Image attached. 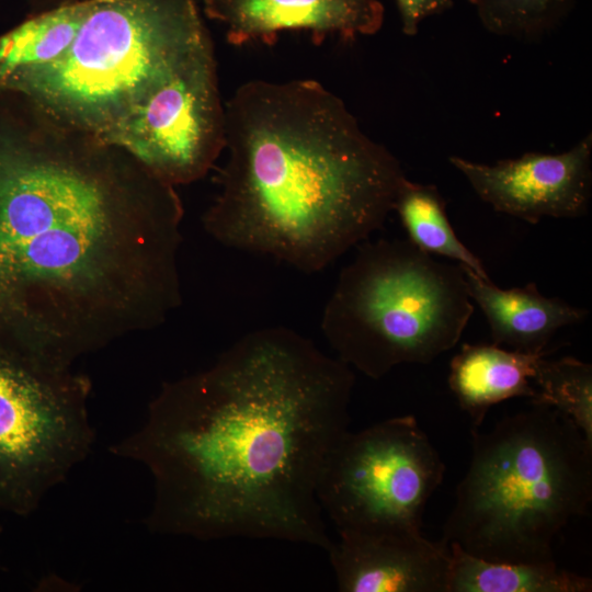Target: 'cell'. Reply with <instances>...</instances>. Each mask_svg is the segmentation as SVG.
<instances>
[{
	"instance_id": "44dd1931",
	"label": "cell",
	"mask_w": 592,
	"mask_h": 592,
	"mask_svg": "<svg viewBox=\"0 0 592 592\" xmlns=\"http://www.w3.org/2000/svg\"><path fill=\"white\" fill-rule=\"evenodd\" d=\"M30 7L31 13L35 14L50 9H55L65 4L82 1V0H24Z\"/></svg>"
},
{
	"instance_id": "5bb4252c",
	"label": "cell",
	"mask_w": 592,
	"mask_h": 592,
	"mask_svg": "<svg viewBox=\"0 0 592 592\" xmlns=\"http://www.w3.org/2000/svg\"><path fill=\"white\" fill-rule=\"evenodd\" d=\"M548 354L505 350L497 344H463L449 364L448 385L460 408L479 428L489 409L506 399L533 400V378Z\"/></svg>"
},
{
	"instance_id": "9a60e30c",
	"label": "cell",
	"mask_w": 592,
	"mask_h": 592,
	"mask_svg": "<svg viewBox=\"0 0 592 592\" xmlns=\"http://www.w3.org/2000/svg\"><path fill=\"white\" fill-rule=\"evenodd\" d=\"M447 592H590L589 577L560 569L556 561H491L451 544Z\"/></svg>"
},
{
	"instance_id": "8992f818",
	"label": "cell",
	"mask_w": 592,
	"mask_h": 592,
	"mask_svg": "<svg viewBox=\"0 0 592 592\" xmlns=\"http://www.w3.org/2000/svg\"><path fill=\"white\" fill-rule=\"evenodd\" d=\"M474 312L464 270L408 239L363 241L325 305L321 332L335 357L380 379L453 349Z\"/></svg>"
},
{
	"instance_id": "d6986e66",
	"label": "cell",
	"mask_w": 592,
	"mask_h": 592,
	"mask_svg": "<svg viewBox=\"0 0 592 592\" xmlns=\"http://www.w3.org/2000/svg\"><path fill=\"white\" fill-rule=\"evenodd\" d=\"M485 29L515 39H537L570 12L573 0H468Z\"/></svg>"
},
{
	"instance_id": "52a82bcc",
	"label": "cell",
	"mask_w": 592,
	"mask_h": 592,
	"mask_svg": "<svg viewBox=\"0 0 592 592\" xmlns=\"http://www.w3.org/2000/svg\"><path fill=\"white\" fill-rule=\"evenodd\" d=\"M90 382L0 341V510L34 512L94 443Z\"/></svg>"
},
{
	"instance_id": "ac0fdd59",
	"label": "cell",
	"mask_w": 592,
	"mask_h": 592,
	"mask_svg": "<svg viewBox=\"0 0 592 592\" xmlns=\"http://www.w3.org/2000/svg\"><path fill=\"white\" fill-rule=\"evenodd\" d=\"M532 403L550 406L568 415L592 442V366L572 356L542 357L533 378Z\"/></svg>"
},
{
	"instance_id": "277c9868",
	"label": "cell",
	"mask_w": 592,
	"mask_h": 592,
	"mask_svg": "<svg viewBox=\"0 0 592 592\" xmlns=\"http://www.w3.org/2000/svg\"><path fill=\"white\" fill-rule=\"evenodd\" d=\"M592 501V442L545 405L471 430V457L441 542L491 561L554 562V542Z\"/></svg>"
},
{
	"instance_id": "2e32d148",
	"label": "cell",
	"mask_w": 592,
	"mask_h": 592,
	"mask_svg": "<svg viewBox=\"0 0 592 592\" xmlns=\"http://www.w3.org/2000/svg\"><path fill=\"white\" fill-rule=\"evenodd\" d=\"M94 0H82L30 14L0 35V81L58 59L73 42Z\"/></svg>"
},
{
	"instance_id": "3957f363",
	"label": "cell",
	"mask_w": 592,
	"mask_h": 592,
	"mask_svg": "<svg viewBox=\"0 0 592 592\" xmlns=\"http://www.w3.org/2000/svg\"><path fill=\"white\" fill-rule=\"evenodd\" d=\"M227 159L202 221L224 247L314 274L380 229L407 179L345 103L314 79L240 84Z\"/></svg>"
},
{
	"instance_id": "6da1fadb",
	"label": "cell",
	"mask_w": 592,
	"mask_h": 592,
	"mask_svg": "<svg viewBox=\"0 0 592 592\" xmlns=\"http://www.w3.org/2000/svg\"><path fill=\"white\" fill-rule=\"evenodd\" d=\"M183 205L124 149L0 88V340L72 367L182 300Z\"/></svg>"
},
{
	"instance_id": "ba28073f",
	"label": "cell",
	"mask_w": 592,
	"mask_h": 592,
	"mask_svg": "<svg viewBox=\"0 0 592 592\" xmlns=\"http://www.w3.org/2000/svg\"><path fill=\"white\" fill-rule=\"evenodd\" d=\"M445 464L414 415L348 431L327 456L317 487L339 532L421 530Z\"/></svg>"
},
{
	"instance_id": "9c48e42d",
	"label": "cell",
	"mask_w": 592,
	"mask_h": 592,
	"mask_svg": "<svg viewBox=\"0 0 592 592\" xmlns=\"http://www.w3.org/2000/svg\"><path fill=\"white\" fill-rule=\"evenodd\" d=\"M225 143V103L209 41L121 127L111 144L177 186L204 178Z\"/></svg>"
},
{
	"instance_id": "30bf717a",
	"label": "cell",
	"mask_w": 592,
	"mask_h": 592,
	"mask_svg": "<svg viewBox=\"0 0 592 592\" xmlns=\"http://www.w3.org/2000/svg\"><path fill=\"white\" fill-rule=\"evenodd\" d=\"M449 163L475 193L499 213L530 224L542 218H576L588 212L592 193V135L560 153L526 152L480 163L451 156Z\"/></svg>"
},
{
	"instance_id": "7a4b0ae2",
	"label": "cell",
	"mask_w": 592,
	"mask_h": 592,
	"mask_svg": "<svg viewBox=\"0 0 592 592\" xmlns=\"http://www.w3.org/2000/svg\"><path fill=\"white\" fill-rule=\"evenodd\" d=\"M354 383L349 365L281 326L250 331L207 368L164 383L143 424L111 447L152 477L146 526L328 551L317 487L349 431Z\"/></svg>"
},
{
	"instance_id": "4fadbf2b",
	"label": "cell",
	"mask_w": 592,
	"mask_h": 592,
	"mask_svg": "<svg viewBox=\"0 0 592 592\" xmlns=\"http://www.w3.org/2000/svg\"><path fill=\"white\" fill-rule=\"evenodd\" d=\"M468 293L490 327L492 343L526 353H540L561 328L580 323L588 310L559 297H546L536 283L502 289L463 266Z\"/></svg>"
},
{
	"instance_id": "5b68a950",
	"label": "cell",
	"mask_w": 592,
	"mask_h": 592,
	"mask_svg": "<svg viewBox=\"0 0 592 592\" xmlns=\"http://www.w3.org/2000/svg\"><path fill=\"white\" fill-rule=\"evenodd\" d=\"M209 41L195 0H94L58 59L15 72L0 88L111 144Z\"/></svg>"
},
{
	"instance_id": "7c38bea8",
	"label": "cell",
	"mask_w": 592,
	"mask_h": 592,
	"mask_svg": "<svg viewBox=\"0 0 592 592\" xmlns=\"http://www.w3.org/2000/svg\"><path fill=\"white\" fill-rule=\"evenodd\" d=\"M205 15L219 23L232 46H272L287 31L307 32L312 43L328 37L352 42L379 32V0H202Z\"/></svg>"
},
{
	"instance_id": "8fae6325",
	"label": "cell",
	"mask_w": 592,
	"mask_h": 592,
	"mask_svg": "<svg viewBox=\"0 0 592 592\" xmlns=\"http://www.w3.org/2000/svg\"><path fill=\"white\" fill-rule=\"evenodd\" d=\"M329 555L342 592H447L451 550L421 530L339 532Z\"/></svg>"
},
{
	"instance_id": "e0dca14e",
	"label": "cell",
	"mask_w": 592,
	"mask_h": 592,
	"mask_svg": "<svg viewBox=\"0 0 592 592\" xmlns=\"http://www.w3.org/2000/svg\"><path fill=\"white\" fill-rule=\"evenodd\" d=\"M392 210L398 214L408 240L418 249L457 261L480 277L490 278L481 260L456 236L446 214V203L435 185L406 179Z\"/></svg>"
},
{
	"instance_id": "ffe728a7",
	"label": "cell",
	"mask_w": 592,
	"mask_h": 592,
	"mask_svg": "<svg viewBox=\"0 0 592 592\" xmlns=\"http://www.w3.org/2000/svg\"><path fill=\"white\" fill-rule=\"evenodd\" d=\"M401 31L414 36L421 23L428 18L441 14L453 5V0H396Z\"/></svg>"
}]
</instances>
